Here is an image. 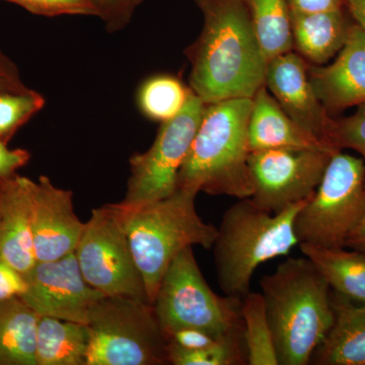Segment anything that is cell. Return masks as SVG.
Segmentation results:
<instances>
[{"instance_id": "6da1fadb", "label": "cell", "mask_w": 365, "mask_h": 365, "mask_svg": "<svg viewBox=\"0 0 365 365\" xmlns=\"http://www.w3.org/2000/svg\"><path fill=\"white\" fill-rule=\"evenodd\" d=\"M203 14L200 37L187 50L190 88L207 104L253 98L265 86L268 61L244 0H195Z\"/></svg>"}, {"instance_id": "5b68a950", "label": "cell", "mask_w": 365, "mask_h": 365, "mask_svg": "<svg viewBox=\"0 0 365 365\" xmlns=\"http://www.w3.org/2000/svg\"><path fill=\"white\" fill-rule=\"evenodd\" d=\"M197 192L178 188L172 195L139 207L117 203L134 259L143 275L151 304L165 271L189 247L212 249L218 228L197 212Z\"/></svg>"}, {"instance_id": "cb8c5ba5", "label": "cell", "mask_w": 365, "mask_h": 365, "mask_svg": "<svg viewBox=\"0 0 365 365\" xmlns=\"http://www.w3.org/2000/svg\"><path fill=\"white\" fill-rule=\"evenodd\" d=\"M244 342L250 365H278L263 295L250 292L242 299Z\"/></svg>"}, {"instance_id": "f546056e", "label": "cell", "mask_w": 365, "mask_h": 365, "mask_svg": "<svg viewBox=\"0 0 365 365\" xmlns=\"http://www.w3.org/2000/svg\"><path fill=\"white\" fill-rule=\"evenodd\" d=\"M165 337H167L168 345L177 346L184 349H201V348L211 347L222 342H237V341L217 339L215 336L198 329H180L168 334Z\"/></svg>"}, {"instance_id": "9a60e30c", "label": "cell", "mask_w": 365, "mask_h": 365, "mask_svg": "<svg viewBox=\"0 0 365 365\" xmlns=\"http://www.w3.org/2000/svg\"><path fill=\"white\" fill-rule=\"evenodd\" d=\"M317 97L329 114L365 104V31L356 23L333 63L309 66Z\"/></svg>"}, {"instance_id": "8d00e7d4", "label": "cell", "mask_w": 365, "mask_h": 365, "mask_svg": "<svg viewBox=\"0 0 365 365\" xmlns=\"http://www.w3.org/2000/svg\"><path fill=\"white\" fill-rule=\"evenodd\" d=\"M345 247L365 254V215L359 227L355 228L354 232L348 237Z\"/></svg>"}, {"instance_id": "d6986e66", "label": "cell", "mask_w": 365, "mask_h": 365, "mask_svg": "<svg viewBox=\"0 0 365 365\" xmlns=\"http://www.w3.org/2000/svg\"><path fill=\"white\" fill-rule=\"evenodd\" d=\"M333 325L309 364L365 365V304L355 306L343 295L332 294Z\"/></svg>"}, {"instance_id": "4dcf8cb0", "label": "cell", "mask_w": 365, "mask_h": 365, "mask_svg": "<svg viewBox=\"0 0 365 365\" xmlns=\"http://www.w3.org/2000/svg\"><path fill=\"white\" fill-rule=\"evenodd\" d=\"M26 288L28 283L25 275L0 259V302L23 297Z\"/></svg>"}, {"instance_id": "8992f818", "label": "cell", "mask_w": 365, "mask_h": 365, "mask_svg": "<svg viewBox=\"0 0 365 365\" xmlns=\"http://www.w3.org/2000/svg\"><path fill=\"white\" fill-rule=\"evenodd\" d=\"M153 306L165 336L180 329H198L220 340L244 342L242 299L220 297L208 287L193 247L182 250L170 264Z\"/></svg>"}, {"instance_id": "d6a6232c", "label": "cell", "mask_w": 365, "mask_h": 365, "mask_svg": "<svg viewBox=\"0 0 365 365\" xmlns=\"http://www.w3.org/2000/svg\"><path fill=\"white\" fill-rule=\"evenodd\" d=\"M18 67L6 54L0 51V93H26Z\"/></svg>"}, {"instance_id": "ba28073f", "label": "cell", "mask_w": 365, "mask_h": 365, "mask_svg": "<svg viewBox=\"0 0 365 365\" xmlns=\"http://www.w3.org/2000/svg\"><path fill=\"white\" fill-rule=\"evenodd\" d=\"M365 215V162L338 151L294 222L299 244L346 248Z\"/></svg>"}, {"instance_id": "4316f807", "label": "cell", "mask_w": 365, "mask_h": 365, "mask_svg": "<svg viewBox=\"0 0 365 365\" xmlns=\"http://www.w3.org/2000/svg\"><path fill=\"white\" fill-rule=\"evenodd\" d=\"M170 364L241 365L248 364L246 347L242 342H222L201 349H184L168 345Z\"/></svg>"}, {"instance_id": "603a6c76", "label": "cell", "mask_w": 365, "mask_h": 365, "mask_svg": "<svg viewBox=\"0 0 365 365\" xmlns=\"http://www.w3.org/2000/svg\"><path fill=\"white\" fill-rule=\"evenodd\" d=\"M248 6L258 38L267 61L292 51V21L287 0H244Z\"/></svg>"}, {"instance_id": "836d02e7", "label": "cell", "mask_w": 365, "mask_h": 365, "mask_svg": "<svg viewBox=\"0 0 365 365\" xmlns=\"http://www.w3.org/2000/svg\"><path fill=\"white\" fill-rule=\"evenodd\" d=\"M290 11L304 14L323 13L345 7V0H287Z\"/></svg>"}, {"instance_id": "ac0fdd59", "label": "cell", "mask_w": 365, "mask_h": 365, "mask_svg": "<svg viewBox=\"0 0 365 365\" xmlns=\"http://www.w3.org/2000/svg\"><path fill=\"white\" fill-rule=\"evenodd\" d=\"M290 21L292 42L297 54L316 66L337 56L353 24L346 6L314 14L290 11Z\"/></svg>"}, {"instance_id": "4fadbf2b", "label": "cell", "mask_w": 365, "mask_h": 365, "mask_svg": "<svg viewBox=\"0 0 365 365\" xmlns=\"http://www.w3.org/2000/svg\"><path fill=\"white\" fill-rule=\"evenodd\" d=\"M265 86L299 126L337 148L332 143L335 119L317 97L309 66L299 54L289 51L268 61Z\"/></svg>"}, {"instance_id": "7402d4cb", "label": "cell", "mask_w": 365, "mask_h": 365, "mask_svg": "<svg viewBox=\"0 0 365 365\" xmlns=\"http://www.w3.org/2000/svg\"><path fill=\"white\" fill-rule=\"evenodd\" d=\"M88 327L40 316L36 337L37 365H86Z\"/></svg>"}, {"instance_id": "2e32d148", "label": "cell", "mask_w": 365, "mask_h": 365, "mask_svg": "<svg viewBox=\"0 0 365 365\" xmlns=\"http://www.w3.org/2000/svg\"><path fill=\"white\" fill-rule=\"evenodd\" d=\"M34 181L26 177L0 179V259L26 275L37 264L32 230Z\"/></svg>"}, {"instance_id": "7c38bea8", "label": "cell", "mask_w": 365, "mask_h": 365, "mask_svg": "<svg viewBox=\"0 0 365 365\" xmlns=\"http://www.w3.org/2000/svg\"><path fill=\"white\" fill-rule=\"evenodd\" d=\"M25 277L28 288L21 299L39 316L86 325L91 309L106 297L86 282L76 251L57 260L37 262Z\"/></svg>"}, {"instance_id": "f1b7e54d", "label": "cell", "mask_w": 365, "mask_h": 365, "mask_svg": "<svg viewBox=\"0 0 365 365\" xmlns=\"http://www.w3.org/2000/svg\"><path fill=\"white\" fill-rule=\"evenodd\" d=\"M332 143L339 150L357 151L365 162V104L359 106L351 116L335 120Z\"/></svg>"}, {"instance_id": "52a82bcc", "label": "cell", "mask_w": 365, "mask_h": 365, "mask_svg": "<svg viewBox=\"0 0 365 365\" xmlns=\"http://www.w3.org/2000/svg\"><path fill=\"white\" fill-rule=\"evenodd\" d=\"M86 327V365L170 364L167 337L146 300L104 297L91 309Z\"/></svg>"}, {"instance_id": "d4e9b609", "label": "cell", "mask_w": 365, "mask_h": 365, "mask_svg": "<svg viewBox=\"0 0 365 365\" xmlns=\"http://www.w3.org/2000/svg\"><path fill=\"white\" fill-rule=\"evenodd\" d=\"M191 88L172 76H157L146 81L138 93V104L146 117L155 121H169L182 111Z\"/></svg>"}, {"instance_id": "7a4b0ae2", "label": "cell", "mask_w": 365, "mask_h": 365, "mask_svg": "<svg viewBox=\"0 0 365 365\" xmlns=\"http://www.w3.org/2000/svg\"><path fill=\"white\" fill-rule=\"evenodd\" d=\"M278 365H307L334 322L330 285L311 261L289 258L261 280Z\"/></svg>"}, {"instance_id": "30bf717a", "label": "cell", "mask_w": 365, "mask_h": 365, "mask_svg": "<svg viewBox=\"0 0 365 365\" xmlns=\"http://www.w3.org/2000/svg\"><path fill=\"white\" fill-rule=\"evenodd\" d=\"M205 103L191 91L186 105L176 117L163 122L150 150L130 158V178L124 207H139L172 195L192 141L196 135Z\"/></svg>"}, {"instance_id": "3957f363", "label": "cell", "mask_w": 365, "mask_h": 365, "mask_svg": "<svg viewBox=\"0 0 365 365\" xmlns=\"http://www.w3.org/2000/svg\"><path fill=\"white\" fill-rule=\"evenodd\" d=\"M253 98L205 104L202 119L178 178V188L251 198L248 127Z\"/></svg>"}, {"instance_id": "5bb4252c", "label": "cell", "mask_w": 365, "mask_h": 365, "mask_svg": "<svg viewBox=\"0 0 365 365\" xmlns=\"http://www.w3.org/2000/svg\"><path fill=\"white\" fill-rule=\"evenodd\" d=\"M86 223L74 212L73 193L41 176L34 181L32 230L37 262L53 261L73 253Z\"/></svg>"}, {"instance_id": "8fae6325", "label": "cell", "mask_w": 365, "mask_h": 365, "mask_svg": "<svg viewBox=\"0 0 365 365\" xmlns=\"http://www.w3.org/2000/svg\"><path fill=\"white\" fill-rule=\"evenodd\" d=\"M335 153L304 148L251 151L248 163L254 189L252 200L270 213L307 200L314 195Z\"/></svg>"}, {"instance_id": "9c48e42d", "label": "cell", "mask_w": 365, "mask_h": 365, "mask_svg": "<svg viewBox=\"0 0 365 365\" xmlns=\"http://www.w3.org/2000/svg\"><path fill=\"white\" fill-rule=\"evenodd\" d=\"M76 256L86 282L106 297H129L150 302L118 204L93 209Z\"/></svg>"}, {"instance_id": "ffe728a7", "label": "cell", "mask_w": 365, "mask_h": 365, "mask_svg": "<svg viewBox=\"0 0 365 365\" xmlns=\"http://www.w3.org/2000/svg\"><path fill=\"white\" fill-rule=\"evenodd\" d=\"M299 247L336 294L365 304V254L309 244Z\"/></svg>"}, {"instance_id": "e0dca14e", "label": "cell", "mask_w": 365, "mask_h": 365, "mask_svg": "<svg viewBox=\"0 0 365 365\" xmlns=\"http://www.w3.org/2000/svg\"><path fill=\"white\" fill-rule=\"evenodd\" d=\"M248 136L250 151L270 148L340 151L302 128L288 116L265 86L253 98Z\"/></svg>"}, {"instance_id": "e575fe53", "label": "cell", "mask_w": 365, "mask_h": 365, "mask_svg": "<svg viewBox=\"0 0 365 365\" xmlns=\"http://www.w3.org/2000/svg\"><path fill=\"white\" fill-rule=\"evenodd\" d=\"M141 0H103L107 11L106 20L111 21L123 20L130 16L134 7Z\"/></svg>"}, {"instance_id": "1f68e13d", "label": "cell", "mask_w": 365, "mask_h": 365, "mask_svg": "<svg viewBox=\"0 0 365 365\" xmlns=\"http://www.w3.org/2000/svg\"><path fill=\"white\" fill-rule=\"evenodd\" d=\"M30 158L28 150L21 148L9 150L7 143L0 138V179L14 176L16 170L29 163Z\"/></svg>"}, {"instance_id": "44dd1931", "label": "cell", "mask_w": 365, "mask_h": 365, "mask_svg": "<svg viewBox=\"0 0 365 365\" xmlns=\"http://www.w3.org/2000/svg\"><path fill=\"white\" fill-rule=\"evenodd\" d=\"M39 318L21 297L0 302V365H37Z\"/></svg>"}, {"instance_id": "277c9868", "label": "cell", "mask_w": 365, "mask_h": 365, "mask_svg": "<svg viewBox=\"0 0 365 365\" xmlns=\"http://www.w3.org/2000/svg\"><path fill=\"white\" fill-rule=\"evenodd\" d=\"M307 200L270 213L252 198L239 199L225 211L212 247L216 277L225 295L246 297L261 264L287 256L299 246L294 222Z\"/></svg>"}, {"instance_id": "83f0119b", "label": "cell", "mask_w": 365, "mask_h": 365, "mask_svg": "<svg viewBox=\"0 0 365 365\" xmlns=\"http://www.w3.org/2000/svg\"><path fill=\"white\" fill-rule=\"evenodd\" d=\"M18 4L26 11L45 16L63 14L98 16L107 19L103 0H6Z\"/></svg>"}, {"instance_id": "d590c367", "label": "cell", "mask_w": 365, "mask_h": 365, "mask_svg": "<svg viewBox=\"0 0 365 365\" xmlns=\"http://www.w3.org/2000/svg\"><path fill=\"white\" fill-rule=\"evenodd\" d=\"M345 6L354 23L365 31V0H345Z\"/></svg>"}, {"instance_id": "484cf974", "label": "cell", "mask_w": 365, "mask_h": 365, "mask_svg": "<svg viewBox=\"0 0 365 365\" xmlns=\"http://www.w3.org/2000/svg\"><path fill=\"white\" fill-rule=\"evenodd\" d=\"M45 100L37 91L0 93V138L6 143L44 107Z\"/></svg>"}]
</instances>
